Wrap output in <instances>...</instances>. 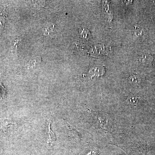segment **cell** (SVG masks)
I'll return each instance as SVG.
<instances>
[{"label": "cell", "instance_id": "cell-1", "mask_svg": "<svg viewBox=\"0 0 155 155\" xmlns=\"http://www.w3.org/2000/svg\"><path fill=\"white\" fill-rule=\"evenodd\" d=\"M67 127L69 130V137L72 141L76 142L80 141L81 138L79 132L76 129H74L69 123H67Z\"/></svg>", "mask_w": 155, "mask_h": 155}, {"label": "cell", "instance_id": "cell-6", "mask_svg": "<svg viewBox=\"0 0 155 155\" xmlns=\"http://www.w3.org/2000/svg\"><path fill=\"white\" fill-rule=\"evenodd\" d=\"M55 136L54 132L51 130V127H50V124L49 125L48 130V138L47 143L48 145V146H52L53 142L55 140Z\"/></svg>", "mask_w": 155, "mask_h": 155}, {"label": "cell", "instance_id": "cell-5", "mask_svg": "<svg viewBox=\"0 0 155 155\" xmlns=\"http://www.w3.org/2000/svg\"><path fill=\"white\" fill-rule=\"evenodd\" d=\"M128 81L130 84L137 85L141 82V78L137 74H133L129 77Z\"/></svg>", "mask_w": 155, "mask_h": 155}, {"label": "cell", "instance_id": "cell-7", "mask_svg": "<svg viewBox=\"0 0 155 155\" xmlns=\"http://www.w3.org/2000/svg\"><path fill=\"white\" fill-rule=\"evenodd\" d=\"M54 28V25L51 22H47L45 24L44 27V32L45 33L52 31Z\"/></svg>", "mask_w": 155, "mask_h": 155}, {"label": "cell", "instance_id": "cell-8", "mask_svg": "<svg viewBox=\"0 0 155 155\" xmlns=\"http://www.w3.org/2000/svg\"><path fill=\"white\" fill-rule=\"evenodd\" d=\"M79 32L82 38L88 39L91 37L90 32L87 28H83L82 30H80Z\"/></svg>", "mask_w": 155, "mask_h": 155}, {"label": "cell", "instance_id": "cell-3", "mask_svg": "<svg viewBox=\"0 0 155 155\" xmlns=\"http://www.w3.org/2000/svg\"><path fill=\"white\" fill-rule=\"evenodd\" d=\"M42 62L41 58L40 57H36L32 58L28 63L27 67L28 69H33L38 67Z\"/></svg>", "mask_w": 155, "mask_h": 155}, {"label": "cell", "instance_id": "cell-9", "mask_svg": "<svg viewBox=\"0 0 155 155\" xmlns=\"http://www.w3.org/2000/svg\"><path fill=\"white\" fill-rule=\"evenodd\" d=\"M6 90L5 88L4 87L2 84V81L0 82V98L2 99L6 94Z\"/></svg>", "mask_w": 155, "mask_h": 155}, {"label": "cell", "instance_id": "cell-4", "mask_svg": "<svg viewBox=\"0 0 155 155\" xmlns=\"http://www.w3.org/2000/svg\"><path fill=\"white\" fill-rule=\"evenodd\" d=\"M126 101L130 107H134L138 104V96L133 94H130L127 97Z\"/></svg>", "mask_w": 155, "mask_h": 155}, {"label": "cell", "instance_id": "cell-2", "mask_svg": "<svg viewBox=\"0 0 155 155\" xmlns=\"http://www.w3.org/2000/svg\"><path fill=\"white\" fill-rule=\"evenodd\" d=\"M154 58L152 55L149 54H143L139 58V61L144 65H150L153 64Z\"/></svg>", "mask_w": 155, "mask_h": 155}]
</instances>
